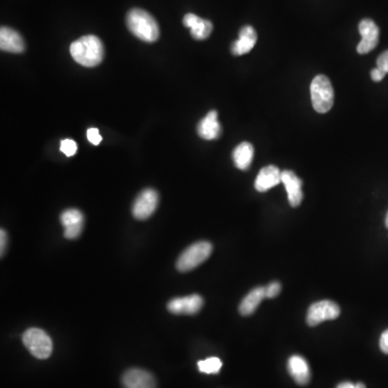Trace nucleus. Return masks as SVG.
Listing matches in <instances>:
<instances>
[{
	"label": "nucleus",
	"mask_w": 388,
	"mask_h": 388,
	"mask_svg": "<svg viewBox=\"0 0 388 388\" xmlns=\"http://www.w3.org/2000/svg\"><path fill=\"white\" fill-rule=\"evenodd\" d=\"M385 224H386V227H387V229H388V212H387V216H386Z\"/></svg>",
	"instance_id": "31"
},
{
	"label": "nucleus",
	"mask_w": 388,
	"mask_h": 388,
	"mask_svg": "<svg viewBox=\"0 0 388 388\" xmlns=\"http://www.w3.org/2000/svg\"><path fill=\"white\" fill-rule=\"evenodd\" d=\"M359 33L361 41L357 47L359 55H367L377 47L379 43L380 30L377 24L370 18H365L359 23Z\"/></svg>",
	"instance_id": "8"
},
{
	"label": "nucleus",
	"mask_w": 388,
	"mask_h": 388,
	"mask_svg": "<svg viewBox=\"0 0 388 388\" xmlns=\"http://www.w3.org/2000/svg\"><path fill=\"white\" fill-rule=\"evenodd\" d=\"M198 134L200 137L206 140L217 139L222 134V125L218 121V113L216 110L210 111L206 117L200 121Z\"/></svg>",
	"instance_id": "16"
},
{
	"label": "nucleus",
	"mask_w": 388,
	"mask_h": 388,
	"mask_svg": "<svg viewBox=\"0 0 388 388\" xmlns=\"http://www.w3.org/2000/svg\"><path fill=\"white\" fill-rule=\"evenodd\" d=\"M70 55L80 65L95 67L104 59V45L98 37L86 35L70 45Z\"/></svg>",
	"instance_id": "1"
},
{
	"label": "nucleus",
	"mask_w": 388,
	"mask_h": 388,
	"mask_svg": "<svg viewBox=\"0 0 388 388\" xmlns=\"http://www.w3.org/2000/svg\"><path fill=\"white\" fill-rule=\"evenodd\" d=\"M86 136H88L89 142H90L91 144H94V146L100 144V142H102L103 139L100 131H98V129H96V127H90V129L88 130V132H86Z\"/></svg>",
	"instance_id": "23"
},
{
	"label": "nucleus",
	"mask_w": 388,
	"mask_h": 388,
	"mask_svg": "<svg viewBox=\"0 0 388 388\" xmlns=\"http://www.w3.org/2000/svg\"><path fill=\"white\" fill-rule=\"evenodd\" d=\"M253 159V144L249 142H241L233 152V161L235 166L241 171H246L251 166Z\"/></svg>",
	"instance_id": "20"
},
{
	"label": "nucleus",
	"mask_w": 388,
	"mask_h": 388,
	"mask_svg": "<svg viewBox=\"0 0 388 388\" xmlns=\"http://www.w3.org/2000/svg\"><path fill=\"white\" fill-rule=\"evenodd\" d=\"M59 149H61V152H63L66 156H75L76 152H77L78 150L77 142H76L75 140L66 138V139L62 140Z\"/></svg>",
	"instance_id": "22"
},
{
	"label": "nucleus",
	"mask_w": 388,
	"mask_h": 388,
	"mask_svg": "<svg viewBox=\"0 0 388 388\" xmlns=\"http://www.w3.org/2000/svg\"><path fill=\"white\" fill-rule=\"evenodd\" d=\"M264 298H266V287H257V288L253 289L239 304V313L243 316L251 315Z\"/></svg>",
	"instance_id": "19"
},
{
	"label": "nucleus",
	"mask_w": 388,
	"mask_h": 388,
	"mask_svg": "<svg viewBox=\"0 0 388 388\" xmlns=\"http://www.w3.org/2000/svg\"><path fill=\"white\" fill-rule=\"evenodd\" d=\"M288 371L291 377L299 385H307L311 380V371L307 361L299 355L291 356L288 360Z\"/></svg>",
	"instance_id": "15"
},
{
	"label": "nucleus",
	"mask_w": 388,
	"mask_h": 388,
	"mask_svg": "<svg viewBox=\"0 0 388 388\" xmlns=\"http://www.w3.org/2000/svg\"><path fill=\"white\" fill-rule=\"evenodd\" d=\"M198 367L201 372L206 375H215L218 373L222 369V361L218 357H210V358L201 360L198 363Z\"/></svg>",
	"instance_id": "21"
},
{
	"label": "nucleus",
	"mask_w": 388,
	"mask_h": 388,
	"mask_svg": "<svg viewBox=\"0 0 388 388\" xmlns=\"http://www.w3.org/2000/svg\"><path fill=\"white\" fill-rule=\"evenodd\" d=\"M377 68L388 74V50L382 53L377 61Z\"/></svg>",
	"instance_id": "25"
},
{
	"label": "nucleus",
	"mask_w": 388,
	"mask_h": 388,
	"mask_svg": "<svg viewBox=\"0 0 388 388\" xmlns=\"http://www.w3.org/2000/svg\"><path fill=\"white\" fill-rule=\"evenodd\" d=\"M159 194L156 190L146 189L140 192L133 204V215L136 219H147L158 207Z\"/></svg>",
	"instance_id": "7"
},
{
	"label": "nucleus",
	"mask_w": 388,
	"mask_h": 388,
	"mask_svg": "<svg viewBox=\"0 0 388 388\" xmlns=\"http://www.w3.org/2000/svg\"><path fill=\"white\" fill-rule=\"evenodd\" d=\"M282 183V172L274 165L263 167L255 181L257 191L266 192Z\"/></svg>",
	"instance_id": "14"
},
{
	"label": "nucleus",
	"mask_w": 388,
	"mask_h": 388,
	"mask_svg": "<svg viewBox=\"0 0 388 388\" xmlns=\"http://www.w3.org/2000/svg\"><path fill=\"white\" fill-rule=\"evenodd\" d=\"M380 348L384 354H388V329L382 333L380 338Z\"/></svg>",
	"instance_id": "26"
},
{
	"label": "nucleus",
	"mask_w": 388,
	"mask_h": 388,
	"mask_svg": "<svg viewBox=\"0 0 388 388\" xmlns=\"http://www.w3.org/2000/svg\"><path fill=\"white\" fill-rule=\"evenodd\" d=\"M336 388H355V384L350 383V382H343V383L338 384Z\"/></svg>",
	"instance_id": "29"
},
{
	"label": "nucleus",
	"mask_w": 388,
	"mask_h": 388,
	"mask_svg": "<svg viewBox=\"0 0 388 388\" xmlns=\"http://www.w3.org/2000/svg\"><path fill=\"white\" fill-rule=\"evenodd\" d=\"M256 42H257V33H256V30L251 26H244L239 32V39L231 47V51L234 55H246V53L253 50Z\"/></svg>",
	"instance_id": "18"
},
{
	"label": "nucleus",
	"mask_w": 388,
	"mask_h": 388,
	"mask_svg": "<svg viewBox=\"0 0 388 388\" xmlns=\"http://www.w3.org/2000/svg\"><path fill=\"white\" fill-rule=\"evenodd\" d=\"M311 98L314 109L319 113H326L332 108L334 92L328 77L319 75L314 78L311 84Z\"/></svg>",
	"instance_id": "3"
},
{
	"label": "nucleus",
	"mask_w": 388,
	"mask_h": 388,
	"mask_svg": "<svg viewBox=\"0 0 388 388\" xmlns=\"http://www.w3.org/2000/svg\"><path fill=\"white\" fill-rule=\"evenodd\" d=\"M84 214L80 210L75 208L65 210L61 215V222L65 228L64 236L67 239H77L84 230Z\"/></svg>",
	"instance_id": "10"
},
{
	"label": "nucleus",
	"mask_w": 388,
	"mask_h": 388,
	"mask_svg": "<svg viewBox=\"0 0 388 388\" xmlns=\"http://www.w3.org/2000/svg\"><path fill=\"white\" fill-rule=\"evenodd\" d=\"M22 340L25 348L36 358L47 359L52 354V340L42 329L30 328L23 334Z\"/></svg>",
	"instance_id": "4"
},
{
	"label": "nucleus",
	"mask_w": 388,
	"mask_h": 388,
	"mask_svg": "<svg viewBox=\"0 0 388 388\" xmlns=\"http://www.w3.org/2000/svg\"><path fill=\"white\" fill-rule=\"evenodd\" d=\"M0 236H1V247H0V251H1V256H4V253H5L6 251V246H7V233H6V231L1 230V233H0Z\"/></svg>",
	"instance_id": "28"
},
{
	"label": "nucleus",
	"mask_w": 388,
	"mask_h": 388,
	"mask_svg": "<svg viewBox=\"0 0 388 388\" xmlns=\"http://www.w3.org/2000/svg\"><path fill=\"white\" fill-rule=\"evenodd\" d=\"M355 388H366V385L363 383L355 384Z\"/></svg>",
	"instance_id": "30"
},
{
	"label": "nucleus",
	"mask_w": 388,
	"mask_h": 388,
	"mask_svg": "<svg viewBox=\"0 0 388 388\" xmlns=\"http://www.w3.org/2000/svg\"><path fill=\"white\" fill-rule=\"evenodd\" d=\"M0 47L11 53H22L25 50V43L16 30L3 26L0 30Z\"/></svg>",
	"instance_id": "17"
},
{
	"label": "nucleus",
	"mask_w": 388,
	"mask_h": 388,
	"mask_svg": "<svg viewBox=\"0 0 388 388\" xmlns=\"http://www.w3.org/2000/svg\"><path fill=\"white\" fill-rule=\"evenodd\" d=\"M386 74L383 70L380 69V68H375V69L371 72V78H372L373 81L380 82L384 79Z\"/></svg>",
	"instance_id": "27"
},
{
	"label": "nucleus",
	"mask_w": 388,
	"mask_h": 388,
	"mask_svg": "<svg viewBox=\"0 0 388 388\" xmlns=\"http://www.w3.org/2000/svg\"><path fill=\"white\" fill-rule=\"evenodd\" d=\"M125 388H156L154 375L142 369H131L122 377Z\"/></svg>",
	"instance_id": "12"
},
{
	"label": "nucleus",
	"mask_w": 388,
	"mask_h": 388,
	"mask_svg": "<svg viewBox=\"0 0 388 388\" xmlns=\"http://www.w3.org/2000/svg\"><path fill=\"white\" fill-rule=\"evenodd\" d=\"M203 298L199 295L173 299L167 304V309L171 313L176 315H193L197 314L203 307Z\"/></svg>",
	"instance_id": "9"
},
{
	"label": "nucleus",
	"mask_w": 388,
	"mask_h": 388,
	"mask_svg": "<svg viewBox=\"0 0 388 388\" xmlns=\"http://www.w3.org/2000/svg\"><path fill=\"white\" fill-rule=\"evenodd\" d=\"M183 25L190 28L192 37L197 40L208 38L212 32V23L210 21L204 20L193 13L186 14Z\"/></svg>",
	"instance_id": "13"
},
{
	"label": "nucleus",
	"mask_w": 388,
	"mask_h": 388,
	"mask_svg": "<svg viewBox=\"0 0 388 388\" xmlns=\"http://www.w3.org/2000/svg\"><path fill=\"white\" fill-rule=\"evenodd\" d=\"M282 183L286 188L288 201L292 207H298L303 200L302 181L292 171L282 172Z\"/></svg>",
	"instance_id": "11"
},
{
	"label": "nucleus",
	"mask_w": 388,
	"mask_h": 388,
	"mask_svg": "<svg viewBox=\"0 0 388 388\" xmlns=\"http://www.w3.org/2000/svg\"><path fill=\"white\" fill-rule=\"evenodd\" d=\"M212 251V246L208 241H198L188 247L177 261V269L181 272H189L208 259Z\"/></svg>",
	"instance_id": "5"
},
{
	"label": "nucleus",
	"mask_w": 388,
	"mask_h": 388,
	"mask_svg": "<svg viewBox=\"0 0 388 388\" xmlns=\"http://www.w3.org/2000/svg\"><path fill=\"white\" fill-rule=\"evenodd\" d=\"M280 289H282V287H280V283H271L269 286L266 287V298H275V297H278V295H280Z\"/></svg>",
	"instance_id": "24"
},
{
	"label": "nucleus",
	"mask_w": 388,
	"mask_h": 388,
	"mask_svg": "<svg viewBox=\"0 0 388 388\" xmlns=\"http://www.w3.org/2000/svg\"><path fill=\"white\" fill-rule=\"evenodd\" d=\"M341 309L333 301L323 300L314 303L307 311V323L311 327L319 325L326 321H333L338 319Z\"/></svg>",
	"instance_id": "6"
},
{
	"label": "nucleus",
	"mask_w": 388,
	"mask_h": 388,
	"mask_svg": "<svg viewBox=\"0 0 388 388\" xmlns=\"http://www.w3.org/2000/svg\"><path fill=\"white\" fill-rule=\"evenodd\" d=\"M127 26L134 36L144 42H154L160 36V28L156 18L139 8L129 11L127 16Z\"/></svg>",
	"instance_id": "2"
}]
</instances>
